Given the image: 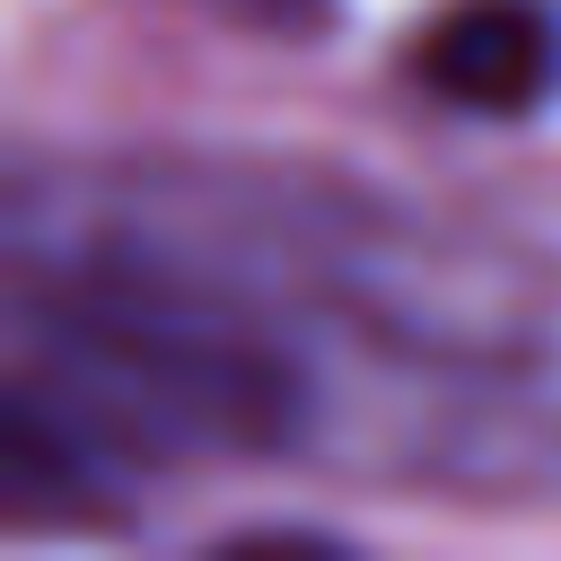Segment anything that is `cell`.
<instances>
[{
	"label": "cell",
	"instance_id": "obj_2",
	"mask_svg": "<svg viewBox=\"0 0 561 561\" xmlns=\"http://www.w3.org/2000/svg\"><path fill=\"white\" fill-rule=\"evenodd\" d=\"M412 70L430 96L465 114H526L561 79V26L535 0H456L412 44Z\"/></svg>",
	"mask_w": 561,
	"mask_h": 561
},
{
	"label": "cell",
	"instance_id": "obj_1",
	"mask_svg": "<svg viewBox=\"0 0 561 561\" xmlns=\"http://www.w3.org/2000/svg\"><path fill=\"white\" fill-rule=\"evenodd\" d=\"M9 210L79 219L140 237L289 324L359 333L394 359L500 368L552 333V263L500 228L386 202L359 184L272 175V167H202V158H131V167H61L26 175Z\"/></svg>",
	"mask_w": 561,
	"mask_h": 561
}]
</instances>
